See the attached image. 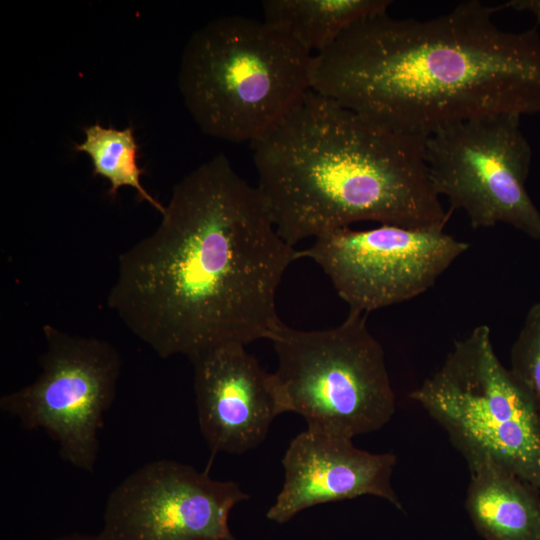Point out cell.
<instances>
[{"label": "cell", "instance_id": "ba28073f", "mask_svg": "<svg viewBox=\"0 0 540 540\" xmlns=\"http://www.w3.org/2000/svg\"><path fill=\"white\" fill-rule=\"evenodd\" d=\"M43 335L46 350L39 359V375L1 396L0 409L23 428L44 431L65 462L92 473L98 434L116 395L119 352L106 341L51 325L43 326Z\"/></svg>", "mask_w": 540, "mask_h": 540}, {"label": "cell", "instance_id": "ac0fdd59", "mask_svg": "<svg viewBox=\"0 0 540 540\" xmlns=\"http://www.w3.org/2000/svg\"><path fill=\"white\" fill-rule=\"evenodd\" d=\"M55 540H100L97 535H86V534H69L61 536Z\"/></svg>", "mask_w": 540, "mask_h": 540}, {"label": "cell", "instance_id": "3957f363", "mask_svg": "<svg viewBox=\"0 0 540 540\" xmlns=\"http://www.w3.org/2000/svg\"><path fill=\"white\" fill-rule=\"evenodd\" d=\"M425 140L375 125L310 90L250 144L256 187L292 247L361 221L443 230L450 212L431 182Z\"/></svg>", "mask_w": 540, "mask_h": 540}, {"label": "cell", "instance_id": "e0dca14e", "mask_svg": "<svg viewBox=\"0 0 540 540\" xmlns=\"http://www.w3.org/2000/svg\"><path fill=\"white\" fill-rule=\"evenodd\" d=\"M501 6L502 9L511 8L520 12H528L540 24V0H512Z\"/></svg>", "mask_w": 540, "mask_h": 540}, {"label": "cell", "instance_id": "2e32d148", "mask_svg": "<svg viewBox=\"0 0 540 540\" xmlns=\"http://www.w3.org/2000/svg\"><path fill=\"white\" fill-rule=\"evenodd\" d=\"M511 372L526 392L540 426V301L528 310L511 348Z\"/></svg>", "mask_w": 540, "mask_h": 540}, {"label": "cell", "instance_id": "277c9868", "mask_svg": "<svg viewBox=\"0 0 540 540\" xmlns=\"http://www.w3.org/2000/svg\"><path fill=\"white\" fill-rule=\"evenodd\" d=\"M312 58L263 20L223 16L188 39L179 66V91L203 133L252 144L311 90Z\"/></svg>", "mask_w": 540, "mask_h": 540}, {"label": "cell", "instance_id": "30bf717a", "mask_svg": "<svg viewBox=\"0 0 540 540\" xmlns=\"http://www.w3.org/2000/svg\"><path fill=\"white\" fill-rule=\"evenodd\" d=\"M234 481L173 460L144 464L109 494L100 540H237L232 509L247 500Z\"/></svg>", "mask_w": 540, "mask_h": 540}, {"label": "cell", "instance_id": "9a60e30c", "mask_svg": "<svg viewBox=\"0 0 540 540\" xmlns=\"http://www.w3.org/2000/svg\"><path fill=\"white\" fill-rule=\"evenodd\" d=\"M85 140L75 145V150L86 153L93 165V174L107 179L110 184L109 195L115 196L122 186L133 188L138 197L148 202L161 214L165 210L142 185L144 170L137 163L138 145L134 128L124 129L103 127L93 124L85 127Z\"/></svg>", "mask_w": 540, "mask_h": 540}, {"label": "cell", "instance_id": "7a4b0ae2", "mask_svg": "<svg viewBox=\"0 0 540 540\" xmlns=\"http://www.w3.org/2000/svg\"><path fill=\"white\" fill-rule=\"evenodd\" d=\"M502 6L429 19H361L313 55L311 90L387 130L426 139L495 114H540V34L500 28Z\"/></svg>", "mask_w": 540, "mask_h": 540}, {"label": "cell", "instance_id": "9c48e42d", "mask_svg": "<svg viewBox=\"0 0 540 540\" xmlns=\"http://www.w3.org/2000/svg\"><path fill=\"white\" fill-rule=\"evenodd\" d=\"M468 248L443 230L382 224L325 233L300 258L321 267L349 311L368 314L426 292Z\"/></svg>", "mask_w": 540, "mask_h": 540}, {"label": "cell", "instance_id": "8fae6325", "mask_svg": "<svg viewBox=\"0 0 540 540\" xmlns=\"http://www.w3.org/2000/svg\"><path fill=\"white\" fill-rule=\"evenodd\" d=\"M191 362L199 427L211 454L240 455L260 445L283 413L271 373L237 343L209 349Z\"/></svg>", "mask_w": 540, "mask_h": 540}, {"label": "cell", "instance_id": "52a82bcc", "mask_svg": "<svg viewBox=\"0 0 540 540\" xmlns=\"http://www.w3.org/2000/svg\"><path fill=\"white\" fill-rule=\"evenodd\" d=\"M520 115L461 121L425 140L424 157L436 193L463 210L473 228L504 223L540 241V211L526 189L532 149Z\"/></svg>", "mask_w": 540, "mask_h": 540}, {"label": "cell", "instance_id": "5b68a950", "mask_svg": "<svg viewBox=\"0 0 540 540\" xmlns=\"http://www.w3.org/2000/svg\"><path fill=\"white\" fill-rule=\"evenodd\" d=\"M367 314L349 311L336 327L300 330L282 321L268 340L278 366L271 373L283 413L307 427L353 439L385 426L396 410L381 344Z\"/></svg>", "mask_w": 540, "mask_h": 540}, {"label": "cell", "instance_id": "7c38bea8", "mask_svg": "<svg viewBox=\"0 0 540 540\" xmlns=\"http://www.w3.org/2000/svg\"><path fill=\"white\" fill-rule=\"evenodd\" d=\"M395 464L394 454L368 452L350 438L307 427L283 456L284 483L267 518L282 524L307 508L365 495L401 509L392 486Z\"/></svg>", "mask_w": 540, "mask_h": 540}, {"label": "cell", "instance_id": "5bb4252c", "mask_svg": "<svg viewBox=\"0 0 540 540\" xmlns=\"http://www.w3.org/2000/svg\"><path fill=\"white\" fill-rule=\"evenodd\" d=\"M388 0H264L263 21L316 55L363 18L387 12Z\"/></svg>", "mask_w": 540, "mask_h": 540}, {"label": "cell", "instance_id": "8992f818", "mask_svg": "<svg viewBox=\"0 0 540 540\" xmlns=\"http://www.w3.org/2000/svg\"><path fill=\"white\" fill-rule=\"evenodd\" d=\"M410 397L443 428L467 465L490 460L540 493V426L523 387L498 359L487 325L456 341Z\"/></svg>", "mask_w": 540, "mask_h": 540}, {"label": "cell", "instance_id": "4fadbf2b", "mask_svg": "<svg viewBox=\"0 0 540 540\" xmlns=\"http://www.w3.org/2000/svg\"><path fill=\"white\" fill-rule=\"evenodd\" d=\"M465 508L484 540H540V493L490 461L468 465Z\"/></svg>", "mask_w": 540, "mask_h": 540}, {"label": "cell", "instance_id": "6da1fadb", "mask_svg": "<svg viewBox=\"0 0 540 540\" xmlns=\"http://www.w3.org/2000/svg\"><path fill=\"white\" fill-rule=\"evenodd\" d=\"M157 229L119 256L107 305L161 358L268 339L300 250L263 197L219 153L174 187Z\"/></svg>", "mask_w": 540, "mask_h": 540}]
</instances>
